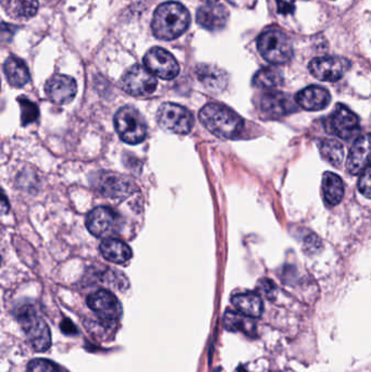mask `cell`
Returning <instances> with one entry per match:
<instances>
[{"mask_svg": "<svg viewBox=\"0 0 371 372\" xmlns=\"http://www.w3.org/2000/svg\"><path fill=\"white\" fill-rule=\"evenodd\" d=\"M371 159V134L360 136L350 148L346 161V170L350 175L362 172Z\"/></svg>", "mask_w": 371, "mask_h": 372, "instance_id": "5bb4252c", "label": "cell"}, {"mask_svg": "<svg viewBox=\"0 0 371 372\" xmlns=\"http://www.w3.org/2000/svg\"><path fill=\"white\" fill-rule=\"evenodd\" d=\"M224 328L232 332H243L249 336H256V324L253 318L236 311H226L224 318Z\"/></svg>", "mask_w": 371, "mask_h": 372, "instance_id": "cb8c5ba5", "label": "cell"}, {"mask_svg": "<svg viewBox=\"0 0 371 372\" xmlns=\"http://www.w3.org/2000/svg\"><path fill=\"white\" fill-rule=\"evenodd\" d=\"M144 65L148 71L162 80H172L178 76L180 67L175 58L166 49L154 47L144 57Z\"/></svg>", "mask_w": 371, "mask_h": 372, "instance_id": "ba28073f", "label": "cell"}, {"mask_svg": "<svg viewBox=\"0 0 371 372\" xmlns=\"http://www.w3.org/2000/svg\"><path fill=\"white\" fill-rule=\"evenodd\" d=\"M298 0H277L278 11L281 14H290L296 9Z\"/></svg>", "mask_w": 371, "mask_h": 372, "instance_id": "1f68e13d", "label": "cell"}, {"mask_svg": "<svg viewBox=\"0 0 371 372\" xmlns=\"http://www.w3.org/2000/svg\"><path fill=\"white\" fill-rule=\"evenodd\" d=\"M358 190L367 198H371V163L360 172L358 180Z\"/></svg>", "mask_w": 371, "mask_h": 372, "instance_id": "f546056e", "label": "cell"}, {"mask_svg": "<svg viewBox=\"0 0 371 372\" xmlns=\"http://www.w3.org/2000/svg\"><path fill=\"white\" fill-rule=\"evenodd\" d=\"M259 291L261 293H263L267 299H272L276 296V285L273 284L271 280H268V279H263L259 282L258 286Z\"/></svg>", "mask_w": 371, "mask_h": 372, "instance_id": "4dcf8cb0", "label": "cell"}, {"mask_svg": "<svg viewBox=\"0 0 371 372\" xmlns=\"http://www.w3.org/2000/svg\"><path fill=\"white\" fill-rule=\"evenodd\" d=\"M100 251L103 257L113 264H125L132 257L131 248L118 239H106L100 243Z\"/></svg>", "mask_w": 371, "mask_h": 372, "instance_id": "ffe728a7", "label": "cell"}, {"mask_svg": "<svg viewBox=\"0 0 371 372\" xmlns=\"http://www.w3.org/2000/svg\"><path fill=\"white\" fill-rule=\"evenodd\" d=\"M261 110L267 118L277 119L296 110V103L281 92L266 93L261 98Z\"/></svg>", "mask_w": 371, "mask_h": 372, "instance_id": "4fadbf2b", "label": "cell"}, {"mask_svg": "<svg viewBox=\"0 0 371 372\" xmlns=\"http://www.w3.org/2000/svg\"><path fill=\"white\" fill-rule=\"evenodd\" d=\"M18 318L31 346L36 351H46L51 345V334L45 320L30 306L22 308Z\"/></svg>", "mask_w": 371, "mask_h": 372, "instance_id": "5b68a950", "label": "cell"}, {"mask_svg": "<svg viewBox=\"0 0 371 372\" xmlns=\"http://www.w3.org/2000/svg\"><path fill=\"white\" fill-rule=\"evenodd\" d=\"M6 11L19 20H28L38 11V0H4Z\"/></svg>", "mask_w": 371, "mask_h": 372, "instance_id": "d4e9b609", "label": "cell"}, {"mask_svg": "<svg viewBox=\"0 0 371 372\" xmlns=\"http://www.w3.org/2000/svg\"><path fill=\"white\" fill-rule=\"evenodd\" d=\"M115 131L127 144L136 145L143 142L147 135V124L137 109L122 107L115 115Z\"/></svg>", "mask_w": 371, "mask_h": 372, "instance_id": "277c9868", "label": "cell"}, {"mask_svg": "<svg viewBox=\"0 0 371 372\" xmlns=\"http://www.w3.org/2000/svg\"><path fill=\"white\" fill-rule=\"evenodd\" d=\"M257 48L263 59L272 65H284L293 56L290 37L279 29H268L259 35Z\"/></svg>", "mask_w": 371, "mask_h": 372, "instance_id": "3957f363", "label": "cell"}, {"mask_svg": "<svg viewBox=\"0 0 371 372\" xmlns=\"http://www.w3.org/2000/svg\"><path fill=\"white\" fill-rule=\"evenodd\" d=\"M88 305L103 321H118L122 314L120 301L106 289H100L88 297Z\"/></svg>", "mask_w": 371, "mask_h": 372, "instance_id": "8fae6325", "label": "cell"}, {"mask_svg": "<svg viewBox=\"0 0 371 372\" xmlns=\"http://www.w3.org/2000/svg\"><path fill=\"white\" fill-rule=\"evenodd\" d=\"M4 72L8 83L14 88H22L31 80L30 71L26 62L20 58L10 56L4 65Z\"/></svg>", "mask_w": 371, "mask_h": 372, "instance_id": "d6986e66", "label": "cell"}, {"mask_svg": "<svg viewBox=\"0 0 371 372\" xmlns=\"http://www.w3.org/2000/svg\"><path fill=\"white\" fill-rule=\"evenodd\" d=\"M232 5L238 7L251 8L255 5L256 0H229Z\"/></svg>", "mask_w": 371, "mask_h": 372, "instance_id": "d6a6232c", "label": "cell"}, {"mask_svg": "<svg viewBox=\"0 0 371 372\" xmlns=\"http://www.w3.org/2000/svg\"><path fill=\"white\" fill-rule=\"evenodd\" d=\"M321 157L333 167H341L344 160V146L335 140H323L319 145Z\"/></svg>", "mask_w": 371, "mask_h": 372, "instance_id": "4316f807", "label": "cell"}, {"mask_svg": "<svg viewBox=\"0 0 371 372\" xmlns=\"http://www.w3.org/2000/svg\"><path fill=\"white\" fill-rule=\"evenodd\" d=\"M20 107H21V122L23 125H28V124L32 123V122L36 121L38 118V108L36 105L30 99L24 98V97H20L18 99Z\"/></svg>", "mask_w": 371, "mask_h": 372, "instance_id": "83f0119b", "label": "cell"}, {"mask_svg": "<svg viewBox=\"0 0 371 372\" xmlns=\"http://www.w3.org/2000/svg\"><path fill=\"white\" fill-rule=\"evenodd\" d=\"M133 183L125 177L110 175L103 177L98 189L103 194L113 198H122L133 192Z\"/></svg>", "mask_w": 371, "mask_h": 372, "instance_id": "44dd1931", "label": "cell"}, {"mask_svg": "<svg viewBox=\"0 0 371 372\" xmlns=\"http://www.w3.org/2000/svg\"><path fill=\"white\" fill-rule=\"evenodd\" d=\"M283 83V76L276 68H263L253 78L254 86L263 90H273Z\"/></svg>", "mask_w": 371, "mask_h": 372, "instance_id": "484cf974", "label": "cell"}, {"mask_svg": "<svg viewBox=\"0 0 371 372\" xmlns=\"http://www.w3.org/2000/svg\"><path fill=\"white\" fill-rule=\"evenodd\" d=\"M330 100V93L321 86H308L296 95L298 106L308 111L323 110L329 105Z\"/></svg>", "mask_w": 371, "mask_h": 372, "instance_id": "e0dca14e", "label": "cell"}, {"mask_svg": "<svg viewBox=\"0 0 371 372\" xmlns=\"http://www.w3.org/2000/svg\"><path fill=\"white\" fill-rule=\"evenodd\" d=\"M61 329H63L65 334H70V336L76 334L75 326H74V324H72L70 320H65V321L61 324Z\"/></svg>", "mask_w": 371, "mask_h": 372, "instance_id": "836d02e7", "label": "cell"}, {"mask_svg": "<svg viewBox=\"0 0 371 372\" xmlns=\"http://www.w3.org/2000/svg\"><path fill=\"white\" fill-rule=\"evenodd\" d=\"M228 19V9L220 4L207 3L197 10V24L211 32L222 30L226 26Z\"/></svg>", "mask_w": 371, "mask_h": 372, "instance_id": "9a60e30c", "label": "cell"}, {"mask_svg": "<svg viewBox=\"0 0 371 372\" xmlns=\"http://www.w3.org/2000/svg\"><path fill=\"white\" fill-rule=\"evenodd\" d=\"M327 129L340 138L350 140L360 131V118L348 107L339 103L327 120Z\"/></svg>", "mask_w": 371, "mask_h": 372, "instance_id": "9c48e42d", "label": "cell"}, {"mask_svg": "<svg viewBox=\"0 0 371 372\" xmlns=\"http://www.w3.org/2000/svg\"><path fill=\"white\" fill-rule=\"evenodd\" d=\"M191 24L189 10L175 1L162 4L156 9L152 21L155 36L162 41H172L185 33Z\"/></svg>", "mask_w": 371, "mask_h": 372, "instance_id": "6da1fadb", "label": "cell"}, {"mask_svg": "<svg viewBox=\"0 0 371 372\" xmlns=\"http://www.w3.org/2000/svg\"><path fill=\"white\" fill-rule=\"evenodd\" d=\"M323 200L329 206L340 204L344 197V183L339 175L325 172L323 179Z\"/></svg>", "mask_w": 371, "mask_h": 372, "instance_id": "603a6c76", "label": "cell"}, {"mask_svg": "<svg viewBox=\"0 0 371 372\" xmlns=\"http://www.w3.org/2000/svg\"><path fill=\"white\" fill-rule=\"evenodd\" d=\"M121 88L132 96H147L157 88V80L152 72L140 65H134L123 74Z\"/></svg>", "mask_w": 371, "mask_h": 372, "instance_id": "52a82bcc", "label": "cell"}, {"mask_svg": "<svg viewBox=\"0 0 371 372\" xmlns=\"http://www.w3.org/2000/svg\"><path fill=\"white\" fill-rule=\"evenodd\" d=\"M204 1H207V3H217L218 0H204Z\"/></svg>", "mask_w": 371, "mask_h": 372, "instance_id": "e575fe53", "label": "cell"}, {"mask_svg": "<svg viewBox=\"0 0 371 372\" xmlns=\"http://www.w3.org/2000/svg\"><path fill=\"white\" fill-rule=\"evenodd\" d=\"M197 76L199 82L210 92H221L228 84L226 72L214 66H197Z\"/></svg>", "mask_w": 371, "mask_h": 372, "instance_id": "ac0fdd59", "label": "cell"}, {"mask_svg": "<svg viewBox=\"0 0 371 372\" xmlns=\"http://www.w3.org/2000/svg\"><path fill=\"white\" fill-rule=\"evenodd\" d=\"M199 120L210 133L226 140L236 138L244 129L242 118L222 103H207L199 111Z\"/></svg>", "mask_w": 371, "mask_h": 372, "instance_id": "7a4b0ae2", "label": "cell"}, {"mask_svg": "<svg viewBox=\"0 0 371 372\" xmlns=\"http://www.w3.org/2000/svg\"><path fill=\"white\" fill-rule=\"evenodd\" d=\"M231 301L243 315L249 316L251 318H258L263 314V301L256 293H240V294L234 295Z\"/></svg>", "mask_w": 371, "mask_h": 372, "instance_id": "7402d4cb", "label": "cell"}, {"mask_svg": "<svg viewBox=\"0 0 371 372\" xmlns=\"http://www.w3.org/2000/svg\"><path fill=\"white\" fill-rule=\"evenodd\" d=\"M162 129L174 134H189L193 128V115L178 103H164L157 111Z\"/></svg>", "mask_w": 371, "mask_h": 372, "instance_id": "8992f818", "label": "cell"}, {"mask_svg": "<svg viewBox=\"0 0 371 372\" xmlns=\"http://www.w3.org/2000/svg\"><path fill=\"white\" fill-rule=\"evenodd\" d=\"M28 372H69L63 366L48 359H34L28 363Z\"/></svg>", "mask_w": 371, "mask_h": 372, "instance_id": "f1b7e54d", "label": "cell"}, {"mask_svg": "<svg viewBox=\"0 0 371 372\" xmlns=\"http://www.w3.org/2000/svg\"><path fill=\"white\" fill-rule=\"evenodd\" d=\"M117 223L115 212L108 207H97L88 214L86 227L90 234L96 237H104L111 232Z\"/></svg>", "mask_w": 371, "mask_h": 372, "instance_id": "2e32d148", "label": "cell"}, {"mask_svg": "<svg viewBox=\"0 0 371 372\" xmlns=\"http://www.w3.org/2000/svg\"><path fill=\"white\" fill-rule=\"evenodd\" d=\"M45 92L53 103L66 105L73 100L78 92V86L71 76L55 74L47 81Z\"/></svg>", "mask_w": 371, "mask_h": 372, "instance_id": "7c38bea8", "label": "cell"}, {"mask_svg": "<svg viewBox=\"0 0 371 372\" xmlns=\"http://www.w3.org/2000/svg\"><path fill=\"white\" fill-rule=\"evenodd\" d=\"M309 71L315 78L325 82L339 81L350 68V62L342 57H320L311 60Z\"/></svg>", "mask_w": 371, "mask_h": 372, "instance_id": "30bf717a", "label": "cell"}]
</instances>
